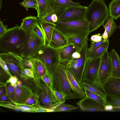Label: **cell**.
<instances>
[{
    "instance_id": "681fc988",
    "label": "cell",
    "mask_w": 120,
    "mask_h": 120,
    "mask_svg": "<svg viewBox=\"0 0 120 120\" xmlns=\"http://www.w3.org/2000/svg\"><path fill=\"white\" fill-rule=\"evenodd\" d=\"M18 80V77L16 75H14L10 77L9 79L7 81L6 83H11L13 86L14 84L17 83Z\"/></svg>"
},
{
    "instance_id": "7a4b0ae2",
    "label": "cell",
    "mask_w": 120,
    "mask_h": 120,
    "mask_svg": "<svg viewBox=\"0 0 120 120\" xmlns=\"http://www.w3.org/2000/svg\"><path fill=\"white\" fill-rule=\"evenodd\" d=\"M26 32L17 25L8 29L0 37V51L10 52L21 56Z\"/></svg>"
},
{
    "instance_id": "816d5d0a",
    "label": "cell",
    "mask_w": 120,
    "mask_h": 120,
    "mask_svg": "<svg viewBox=\"0 0 120 120\" xmlns=\"http://www.w3.org/2000/svg\"><path fill=\"white\" fill-rule=\"evenodd\" d=\"M104 109L106 112H112L113 107L111 105L106 104L104 105Z\"/></svg>"
},
{
    "instance_id": "6f0895ef",
    "label": "cell",
    "mask_w": 120,
    "mask_h": 120,
    "mask_svg": "<svg viewBox=\"0 0 120 120\" xmlns=\"http://www.w3.org/2000/svg\"><path fill=\"white\" fill-rule=\"evenodd\" d=\"M22 82L21 80H19L18 81L17 83L18 86L19 85H21L22 84Z\"/></svg>"
},
{
    "instance_id": "9f6ffc18",
    "label": "cell",
    "mask_w": 120,
    "mask_h": 120,
    "mask_svg": "<svg viewBox=\"0 0 120 120\" xmlns=\"http://www.w3.org/2000/svg\"><path fill=\"white\" fill-rule=\"evenodd\" d=\"M14 90H16L18 87V86L17 83L14 84L13 86Z\"/></svg>"
},
{
    "instance_id": "277c9868",
    "label": "cell",
    "mask_w": 120,
    "mask_h": 120,
    "mask_svg": "<svg viewBox=\"0 0 120 120\" xmlns=\"http://www.w3.org/2000/svg\"><path fill=\"white\" fill-rule=\"evenodd\" d=\"M52 89L61 92L65 95V99L69 100L81 98L73 92L68 81L66 73L65 66L60 62L53 72L52 80Z\"/></svg>"
},
{
    "instance_id": "1f68e13d",
    "label": "cell",
    "mask_w": 120,
    "mask_h": 120,
    "mask_svg": "<svg viewBox=\"0 0 120 120\" xmlns=\"http://www.w3.org/2000/svg\"><path fill=\"white\" fill-rule=\"evenodd\" d=\"M105 101V105L109 104L113 107L120 106V97L106 95Z\"/></svg>"
},
{
    "instance_id": "8fae6325",
    "label": "cell",
    "mask_w": 120,
    "mask_h": 120,
    "mask_svg": "<svg viewBox=\"0 0 120 120\" xmlns=\"http://www.w3.org/2000/svg\"><path fill=\"white\" fill-rule=\"evenodd\" d=\"M99 74L100 81L103 85L112 77L111 62L107 50L101 58Z\"/></svg>"
},
{
    "instance_id": "6da1fadb",
    "label": "cell",
    "mask_w": 120,
    "mask_h": 120,
    "mask_svg": "<svg viewBox=\"0 0 120 120\" xmlns=\"http://www.w3.org/2000/svg\"><path fill=\"white\" fill-rule=\"evenodd\" d=\"M23 83L29 87L38 97L41 107L53 112V109L61 103L53 90L41 78H21Z\"/></svg>"
},
{
    "instance_id": "b9f144b4",
    "label": "cell",
    "mask_w": 120,
    "mask_h": 120,
    "mask_svg": "<svg viewBox=\"0 0 120 120\" xmlns=\"http://www.w3.org/2000/svg\"><path fill=\"white\" fill-rule=\"evenodd\" d=\"M91 41V43L89 48L88 49L87 52L92 51L101 44L106 41L103 38L101 41L98 42H95L92 41Z\"/></svg>"
},
{
    "instance_id": "4fadbf2b",
    "label": "cell",
    "mask_w": 120,
    "mask_h": 120,
    "mask_svg": "<svg viewBox=\"0 0 120 120\" xmlns=\"http://www.w3.org/2000/svg\"><path fill=\"white\" fill-rule=\"evenodd\" d=\"M0 57L7 65L11 72L20 78L21 70L22 68L18 60L8 52L0 53Z\"/></svg>"
},
{
    "instance_id": "8d00e7d4",
    "label": "cell",
    "mask_w": 120,
    "mask_h": 120,
    "mask_svg": "<svg viewBox=\"0 0 120 120\" xmlns=\"http://www.w3.org/2000/svg\"><path fill=\"white\" fill-rule=\"evenodd\" d=\"M34 78L32 70L30 69L24 68L21 70V78Z\"/></svg>"
},
{
    "instance_id": "f546056e",
    "label": "cell",
    "mask_w": 120,
    "mask_h": 120,
    "mask_svg": "<svg viewBox=\"0 0 120 120\" xmlns=\"http://www.w3.org/2000/svg\"><path fill=\"white\" fill-rule=\"evenodd\" d=\"M79 109V107L64 103L56 106L53 109V112H67Z\"/></svg>"
},
{
    "instance_id": "9a60e30c",
    "label": "cell",
    "mask_w": 120,
    "mask_h": 120,
    "mask_svg": "<svg viewBox=\"0 0 120 120\" xmlns=\"http://www.w3.org/2000/svg\"><path fill=\"white\" fill-rule=\"evenodd\" d=\"M14 90L15 98L13 103L23 104L29 97L34 94L31 89L23 83L21 87H18Z\"/></svg>"
},
{
    "instance_id": "f6af8a7d",
    "label": "cell",
    "mask_w": 120,
    "mask_h": 120,
    "mask_svg": "<svg viewBox=\"0 0 120 120\" xmlns=\"http://www.w3.org/2000/svg\"><path fill=\"white\" fill-rule=\"evenodd\" d=\"M0 102L12 103L14 102L8 95L0 96Z\"/></svg>"
},
{
    "instance_id": "60d3db41",
    "label": "cell",
    "mask_w": 120,
    "mask_h": 120,
    "mask_svg": "<svg viewBox=\"0 0 120 120\" xmlns=\"http://www.w3.org/2000/svg\"><path fill=\"white\" fill-rule=\"evenodd\" d=\"M12 103L0 102V105L4 107L14 110L17 111H22V110L17 106Z\"/></svg>"
},
{
    "instance_id": "44dd1931",
    "label": "cell",
    "mask_w": 120,
    "mask_h": 120,
    "mask_svg": "<svg viewBox=\"0 0 120 120\" xmlns=\"http://www.w3.org/2000/svg\"><path fill=\"white\" fill-rule=\"evenodd\" d=\"M32 62L33 66V72L34 78H41L47 73L46 70L42 63L34 57L28 58Z\"/></svg>"
},
{
    "instance_id": "5bb4252c",
    "label": "cell",
    "mask_w": 120,
    "mask_h": 120,
    "mask_svg": "<svg viewBox=\"0 0 120 120\" xmlns=\"http://www.w3.org/2000/svg\"><path fill=\"white\" fill-rule=\"evenodd\" d=\"M103 86L106 95L120 97V77H111Z\"/></svg>"
},
{
    "instance_id": "ac0fdd59",
    "label": "cell",
    "mask_w": 120,
    "mask_h": 120,
    "mask_svg": "<svg viewBox=\"0 0 120 120\" xmlns=\"http://www.w3.org/2000/svg\"><path fill=\"white\" fill-rule=\"evenodd\" d=\"M111 62L112 77H120V57L115 50L112 49L109 53Z\"/></svg>"
},
{
    "instance_id": "e0dca14e",
    "label": "cell",
    "mask_w": 120,
    "mask_h": 120,
    "mask_svg": "<svg viewBox=\"0 0 120 120\" xmlns=\"http://www.w3.org/2000/svg\"><path fill=\"white\" fill-rule=\"evenodd\" d=\"M65 66L67 76L72 91L80 97L81 99L84 98L86 96L85 91L81 88L73 75Z\"/></svg>"
},
{
    "instance_id": "9c48e42d",
    "label": "cell",
    "mask_w": 120,
    "mask_h": 120,
    "mask_svg": "<svg viewBox=\"0 0 120 120\" xmlns=\"http://www.w3.org/2000/svg\"><path fill=\"white\" fill-rule=\"evenodd\" d=\"M101 58L87 59L82 78V81L92 83L97 86L103 88L100 81L99 70Z\"/></svg>"
},
{
    "instance_id": "83f0119b",
    "label": "cell",
    "mask_w": 120,
    "mask_h": 120,
    "mask_svg": "<svg viewBox=\"0 0 120 120\" xmlns=\"http://www.w3.org/2000/svg\"><path fill=\"white\" fill-rule=\"evenodd\" d=\"M37 6L36 10L37 12V17L40 19L44 15L47 9L48 0H37Z\"/></svg>"
},
{
    "instance_id": "91938a15",
    "label": "cell",
    "mask_w": 120,
    "mask_h": 120,
    "mask_svg": "<svg viewBox=\"0 0 120 120\" xmlns=\"http://www.w3.org/2000/svg\"><path fill=\"white\" fill-rule=\"evenodd\" d=\"M0 9H1V5H2V0H0Z\"/></svg>"
},
{
    "instance_id": "e575fe53",
    "label": "cell",
    "mask_w": 120,
    "mask_h": 120,
    "mask_svg": "<svg viewBox=\"0 0 120 120\" xmlns=\"http://www.w3.org/2000/svg\"><path fill=\"white\" fill-rule=\"evenodd\" d=\"M19 3L26 9L33 8L36 9L37 8V0H24L22 2Z\"/></svg>"
},
{
    "instance_id": "cb8c5ba5",
    "label": "cell",
    "mask_w": 120,
    "mask_h": 120,
    "mask_svg": "<svg viewBox=\"0 0 120 120\" xmlns=\"http://www.w3.org/2000/svg\"><path fill=\"white\" fill-rule=\"evenodd\" d=\"M109 16L116 20L120 17V0H112L109 6Z\"/></svg>"
},
{
    "instance_id": "94428289",
    "label": "cell",
    "mask_w": 120,
    "mask_h": 120,
    "mask_svg": "<svg viewBox=\"0 0 120 120\" xmlns=\"http://www.w3.org/2000/svg\"><path fill=\"white\" fill-rule=\"evenodd\" d=\"M119 29H120V25H119Z\"/></svg>"
},
{
    "instance_id": "680465c9",
    "label": "cell",
    "mask_w": 120,
    "mask_h": 120,
    "mask_svg": "<svg viewBox=\"0 0 120 120\" xmlns=\"http://www.w3.org/2000/svg\"><path fill=\"white\" fill-rule=\"evenodd\" d=\"M95 1H100V2H104V0H93Z\"/></svg>"
},
{
    "instance_id": "7402d4cb",
    "label": "cell",
    "mask_w": 120,
    "mask_h": 120,
    "mask_svg": "<svg viewBox=\"0 0 120 120\" xmlns=\"http://www.w3.org/2000/svg\"><path fill=\"white\" fill-rule=\"evenodd\" d=\"M43 31L45 40L44 45L49 46L56 24L49 23H43L39 24Z\"/></svg>"
},
{
    "instance_id": "2e32d148",
    "label": "cell",
    "mask_w": 120,
    "mask_h": 120,
    "mask_svg": "<svg viewBox=\"0 0 120 120\" xmlns=\"http://www.w3.org/2000/svg\"><path fill=\"white\" fill-rule=\"evenodd\" d=\"M68 45L67 38L54 28L49 46L54 49H58Z\"/></svg>"
},
{
    "instance_id": "d6986e66",
    "label": "cell",
    "mask_w": 120,
    "mask_h": 120,
    "mask_svg": "<svg viewBox=\"0 0 120 120\" xmlns=\"http://www.w3.org/2000/svg\"><path fill=\"white\" fill-rule=\"evenodd\" d=\"M58 50L60 62L64 63L70 60L72 58V54L78 51L76 48L72 45H68L64 47L57 49Z\"/></svg>"
},
{
    "instance_id": "db71d44e",
    "label": "cell",
    "mask_w": 120,
    "mask_h": 120,
    "mask_svg": "<svg viewBox=\"0 0 120 120\" xmlns=\"http://www.w3.org/2000/svg\"><path fill=\"white\" fill-rule=\"evenodd\" d=\"M102 38L106 41L109 40V39L108 38V33L106 29H105L104 32L102 34Z\"/></svg>"
},
{
    "instance_id": "11a10c76",
    "label": "cell",
    "mask_w": 120,
    "mask_h": 120,
    "mask_svg": "<svg viewBox=\"0 0 120 120\" xmlns=\"http://www.w3.org/2000/svg\"><path fill=\"white\" fill-rule=\"evenodd\" d=\"M112 112H120V106L113 107Z\"/></svg>"
},
{
    "instance_id": "30bf717a",
    "label": "cell",
    "mask_w": 120,
    "mask_h": 120,
    "mask_svg": "<svg viewBox=\"0 0 120 120\" xmlns=\"http://www.w3.org/2000/svg\"><path fill=\"white\" fill-rule=\"evenodd\" d=\"M86 7H71L65 8L58 17V20L63 22L81 21L86 20Z\"/></svg>"
},
{
    "instance_id": "f5cc1de1",
    "label": "cell",
    "mask_w": 120,
    "mask_h": 120,
    "mask_svg": "<svg viewBox=\"0 0 120 120\" xmlns=\"http://www.w3.org/2000/svg\"><path fill=\"white\" fill-rule=\"evenodd\" d=\"M81 55L80 52L78 51L74 52L72 55V58H78L80 57Z\"/></svg>"
},
{
    "instance_id": "7c38bea8",
    "label": "cell",
    "mask_w": 120,
    "mask_h": 120,
    "mask_svg": "<svg viewBox=\"0 0 120 120\" xmlns=\"http://www.w3.org/2000/svg\"><path fill=\"white\" fill-rule=\"evenodd\" d=\"M81 110L84 112H106L104 105L87 96L76 102Z\"/></svg>"
},
{
    "instance_id": "603a6c76",
    "label": "cell",
    "mask_w": 120,
    "mask_h": 120,
    "mask_svg": "<svg viewBox=\"0 0 120 120\" xmlns=\"http://www.w3.org/2000/svg\"><path fill=\"white\" fill-rule=\"evenodd\" d=\"M79 85L82 89H86L98 95L105 100L106 94L103 88L97 86L92 83L85 82H82Z\"/></svg>"
},
{
    "instance_id": "d590c367",
    "label": "cell",
    "mask_w": 120,
    "mask_h": 120,
    "mask_svg": "<svg viewBox=\"0 0 120 120\" xmlns=\"http://www.w3.org/2000/svg\"><path fill=\"white\" fill-rule=\"evenodd\" d=\"M13 104L19 107L22 112H35L39 108L24 104H19L16 103H13Z\"/></svg>"
},
{
    "instance_id": "52a82bcc",
    "label": "cell",
    "mask_w": 120,
    "mask_h": 120,
    "mask_svg": "<svg viewBox=\"0 0 120 120\" xmlns=\"http://www.w3.org/2000/svg\"><path fill=\"white\" fill-rule=\"evenodd\" d=\"M25 40L22 45L21 56L27 59L34 57L44 45V40L31 29L26 32Z\"/></svg>"
},
{
    "instance_id": "f907efd6",
    "label": "cell",
    "mask_w": 120,
    "mask_h": 120,
    "mask_svg": "<svg viewBox=\"0 0 120 120\" xmlns=\"http://www.w3.org/2000/svg\"><path fill=\"white\" fill-rule=\"evenodd\" d=\"M6 83L4 85H0V96L8 95L6 86Z\"/></svg>"
},
{
    "instance_id": "ee69618b",
    "label": "cell",
    "mask_w": 120,
    "mask_h": 120,
    "mask_svg": "<svg viewBox=\"0 0 120 120\" xmlns=\"http://www.w3.org/2000/svg\"><path fill=\"white\" fill-rule=\"evenodd\" d=\"M0 66L6 72L10 77L12 75L11 74L10 70L8 66L2 59L0 57Z\"/></svg>"
},
{
    "instance_id": "4316f807",
    "label": "cell",
    "mask_w": 120,
    "mask_h": 120,
    "mask_svg": "<svg viewBox=\"0 0 120 120\" xmlns=\"http://www.w3.org/2000/svg\"><path fill=\"white\" fill-rule=\"evenodd\" d=\"M105 21V24H103V25L104 29L106 30L108 35V38L109 39L118 28V27L114 19L110 16H109Z\"/></svg>"
},
{
    "instance_id": "3957f363",
    "label": "cell",
    "mask_w": 120,
    "mask_h": 120,
    "mask_svg": "<svg viewBox=\"0 0 120 120\" xmlns=\"http://www.w3.org/2000/svg\"><path fill=\"white\" fill-rule=\"evenodd\" d=\"M109 15L108 9L105 1L93 0L86 7L85 15L86 19L89 23L90 33L103 25Z\"/></svg>"
},
{
    "instance_id": "f1b7e54d",
    "label": "cell",
    "mask_w": 120,
    "mask_h": 120,
    "mask_svg": "<svg viewBox=\"0 0 120 120\" xmlns=\"http://www.w3.org/2000/svg\"><path fill=\"white\" fill-rule=\"evenodd\" d=\"M9 53L18 60L20 64L22 69L24 68H28L30 69L33 71V64L29 59L22 57L20 55L14 53L10 52Z\"/></svg>"
},
{
    "instance_id": "d6a6232c",
    "label": "cell",
    "mask_w": 120,
    "mask_h": 120,
    "mask_svg": "<svg viewBox=\"0 0 120 120\" xmlns=\"http://www.w3.org/2000/svg\"><path fill=\"white\" fill-rule=\"evenodd\" d=\"M33 94V96L29 97L23 104L38 108H41L40 105L38 97L36 94Z\"/></svg>"
},
{
    "instance_id": "836d02e7",
    "label": "cell",
    "mask_w": 120,
    "mask_h": 120,
    "mask_svg": "<svg viewBox=\"0 0 120 120\" xmlns=\"http://www.w3.org/2000/svg\"><path fill=\"white\" fill-rule=\"evenodd\" d=\"M65 8L71 7L80 6L79 3L73 1L71 0H53Z\"/></svg>"
},
{
    "instance_id": "f35d334b",
    "label": "cell",
    "mask_w": 120,
    "mask_h": 120,
    "mask_svg": "<svg viewBox=\"0 0 120 120\" xmlns=\"http://www.w3.org/2000/svg\"><path fill=\"white\" fill-rule=\"evenodd\" d=\"M6 87L7 94L9 98L13 101L15 98V90L11 84L6 83Z\"/></svg>"
},
{
    "instance_id": "5b68a950",
    "label": "cell",
    "mask_w": 120,
    "mask_h": 120,
    "mask_svg": "<svg viewBox=\"0 0 120 120\" xmlns=\"http://www.w3.org/2000/svg\"><path fill=\"white\" fill-rule=\"evenodd\" d=\"M55 29L66 37L74 36L88 38L90 33L88 22L86 20L63 22L58 20Z\"/></svg>"
},
{
    "instance_id": "7dc6e473",
    "label": "cell",
    "mask_w": 120,
    "mask_h": 120,
    "mask_svg": "<svg viewBox=\"0 0 120 120\" xmlns=\"http://www.w3.org/2000/svg\"><path fill=\"white\" fill-rule=\"evenodd\" d=\"M102 36L100 34L92 35L90 37L91 41L95 42H98L101 41L102 39Z\"/></svg>"
},
{
    "instance_id": "ab89813d",
    "label": "cell",
    "mask_w": 120,
    "mask_h": 120,
    "mask_svg": "<svg viewBox=\"0 0 120 120\" xmlns=\"http://www.w3.org/2000/svg\"><path fill=\"white\" fill-rule=\"evenodd\" d=\"M32 30L36 34L42 39L45 40V36L43 30L39 24H36Z\"/></svg>"
},
{
    "instance_id": "ffe728a7",
    "label": "cell",
    "mask_w": 120,
    "mask_h": 120,
    "mask_svg": "<svg viewBox=\"0 0 120 120\" xmlns=\"http://www.w3.org/2000/svg\"><path fill=\"white\" fill-rule=\"evenodd\" d=\"M109 44V40L103 43L92 51L87 52V58L94 59L101 58L106 50H107Z\"/></svg>"
},
{
    "instance_id": "bcb514c9",
    "label": "cell",
    "mask_w": 120,
    "mask_h": 120,
    "mask_svg": "<svg viewBox=\"0 0 120 120\" xmlns=\"http://www.w3.org/2000/svg\"><path fill=\"white\" fill-rule=\"evenodd\" d=\"M7 25H4L0 20V37L3 35L8 30Z\"/></svg>"
},
{
    "instance_id": "484cf974",
    "label": "cell",
    "mask_w": 120,
    "mask_h": 120,
    "mask_svg": "<svg viewBox=\"0 0 120 120\" xmlns=\"http://www.w3.org/2000/svg\"><path fill=\"white\" fill-rule=\"evenodd\" d=\"M67 39L68 45H72L78 49V52L82 49L84 43L88 40V38L74 36L66 37Z\"/></svg>"
},
{
    "instance_id": "7bdbcfd3",
    "label": "cell",
    "mask_w": 120,
    "mask_h": 120,
    "mask_svg": "<svg viewBox=\"0 0 120 120\" xmlns=\"http://www.w3.org/2000/svg\"><path fill=\"white\" fill-rule=\"evenodd\" d=\"M53 90L56 96L61 103H65L66 99L65 94L61 92L54 90Z\"/></svg>"
},
{
    "instance_id": "d4e9b609",
    "label": "cell",
    "mask_w": 120,
    "mask_h": 120,
    "mask_svg": "<svg viewBox=\"0 0 120 120\" xmlns=\"http://www.w3.org/2000/svg\"><path fill=\"white\" fill-rule=\"evenodd\" d=\"M37 24H39L37 17L28 16L22 19L20 26L22 30L26 32L32 29Z\"/></svg>"
},
{
    "instance_id": "ba28073f",
    "label": "cell",
    "mask_w": 120,
    "mask_h": 120,
    "mask_svg": "<svg viewBox=\"0 0 120 120\" xmlns=\"http://www.w3.org/2000/svg\"><path fill=\"white\" fill-rule=\"evenodd\" d=\"M88 49L87 40L82 49L79 51L81 55L80 58H72L68 61L63 63L73 75L79 84L82 81L85 67L87 60V52Z\"/></svg>"
},
{
    "instance_id": "8992f818",
    "label": "cell",
    "mask_w": 120,
    "mask_h": 120,
    "mask_svg": "<svg viewBox=\"0 0 120 120\" xmlns=\"http://www.w3.org/2000/svg\"><path fill=\"white\" fill-rule=\"evenodd\" d=\"M34 57L43 65L52 84L53 72L60 62L58 50L50 46L44 45Z\"/></svg>"
},
{
    "instance_id": "4dcf8cb0",
    "label": "cell",
    "mask_w": 120,
    "mask_h": 120,
    "mask_svg": "<svg viewBox=\"0 0 120 120\" xmlns=\"http://www.w3.org/2000/svg\"><path fill=\"white\" fill-rule=\"evenodd\" d=\"M83 90L85 92L86 96L104 105H105V100L102 97L86 89H85Z\"/></svg>"
},
{
    "instance_id": "74e56055",
    "label": "cell",
    "mask_w": 120,
    "mask_h": 120,
    "mask_svg": "<svg viewBox=\"0 0 120 120\" xmlns=\"http://www.w3.org/2000/svg\"><path fill=\"white\" fill-rule=\"evenodd\" d=\"M0 85L5 84L10 77L0 66Z\"/></svg>"
},
{
    "instance_id": "c3c4849f",
    "label": "cell",
    "mask_w": 120,
    "mask_h": 120,
    "mask_svg": "<svg viewBox=\"0 0 120 120\" xmlns=\"http://www.w3.org/2000/svg\"><path fill=\"white\" fill-rule=\"evenodd\" d=\"M41 78L47 84V85L52 89V84L50 78L47 73L45 74Z\"/></svg>"
}]
</instances>
